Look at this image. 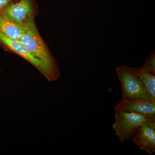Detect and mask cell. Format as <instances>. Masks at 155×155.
<instances>
[{
	"mask_svg": "<svg viewBox=\"0 0 155 155\" xmlns=\"http://www.w3.org/2000/svg\"><path fill=\"white\" fill-rule=\"evenodd\" d=\"M25 23L26 29L19 41L34 57L44 64L51 74L53 81L57 80L60 75L59 68L38 31L33 16Z\"/></svg>",
	"mask_w": 155,
	"mask_h": 155,
	"instance_id": "obj_1",
	"label": "cell"
},
{
	"mask_svg": "<svg viewBox=\"0 0 155 155\" xmlns=\"http://www.w3.org/2000/svg\"><path fill=\"white\" fill-rule=\"evenodd\" d=\"M114 110L115 122L112 129L122 144L125 140H131L144 123L148 124L155 130V116L147 117L119 109Z\"/></svg>",
	"mask_w": 155,
	"mask_h": 155,
	"instance_id": "obj_2",
	"label": "cell"
},
{
	"mask_svg": "<svg viewBox=\"0 0 155 155\" xmlns=\"http://www.w3.org/2000/svg\"><path fill=\"white\" fill-rule=\"evenodd\" d=\"M116 72L122 88V98H138L148 94L132 67L120 66L116 68Z\"/></svg>",
	"mask_w": 155,
	"mask_h": 155,
	"instance_id": "obj_3",
	"label": "cell"
},
{
	"mask_svg": "<svg viewBox=\"0 0 155 155\" xmlns=\"http://www.w3.org/2000/svg\"><path fill=\"white\" fill-rule=\"evenodd\" d=\"M114 109L138 114L145 117L155 116V98L150 94L138 98H122Z\"/></svg>",
	"mask_w": 155,
	"mask_h": 155,
	"instance_id": "obj_4",
	"label": "cell"
},
{
	"mask_svg": "<svg viewBox=\"0 0 155 155\" xmlns=\"http://www.w3.org/2000/svg\"><path fill=\"white\" fill-rule=\"evenodd\" d=\"M0 42L6 47L21 56L38 69L48 80L52 81L51 76L44 64L34 57L19 40L11 39L0 34Z\"/></svg>",
	"mask_w": 155,
	"mask_h": 155,
	"instance_id": "obj_5",
	"label": "cell"
},
{
	"mask_svg": "<svg viewBox=\"0 0 155 155\" xmlns=\"http://www.w3.org/2000/svg\"><path fill=\"white\" fill-rule=\"evenodd\" d=\"M1 12L13 22L24 23L33 16L31 0H20L17 3H10Z\"/></svg>",
	"mask_w": 155,
	"mask_h": 155,
	"instance_id": "obj_6",
	"label": "cell"
},
{
	"mask_svg": "<svg viewBox=\"0 0 155 155\" xmlns=\"http://www.w3.org/2000/svg\"><path fill=\"white\" fill-rule=\"evenodd\" d=\"M132 140L140 149L149 154L155 152V130L144 123L133 135Z\"/></svg>",
	"mask_w": 155,
	"mask_h": 155,
	"instance_id": "obj_7",
	"label": "cell"
},
{
	"mask_svg": "<svg viewBox=\"0 0 155 155\" xmlns=\"http://www.w3.org/2000/svg\"><path fill=\"white\" fill-rule=\"evenodd\" d=\"M26 29L25 23H17L6 18L0 11V34L11 39L19 40Z\"/></svg>",
	"mask_w": 155,
	"mask_h": 155,
	"instance_id": "obj_8",
	"label": "cell"
},
{
	"mask_svg": "<svg viewBox=\"0 0 155 155\" xmlns=\"http://www.w3.org/2000/svg\"><path fill=\"white\" fill-rule=\"evenodd\" d=\"M146 88L147 91L155 98V75L144 71L141 68H132Z\"/></svg>",
	"mask_w": 155,
	"mask_h": 155,
	"instance_id": "obj_9",
	"label": "cell"
},
{
	"mask_svg": "<svg viewBox=\"0 0 155 155\" xmlns=\"http://www.w3.org/2000/svg\"><path fill=\"white\" fill-rule=\"evenodd\" d=\"M140 68L144 71L155 75V50L153 51L149 54L146 61Z\"/></svg>",
	"mask_w": 155,
	"mask_h": 155,
	"instance_id": "obj_10",
	"label": "cell"
},
{
	"mask_svg": "<svg viewBox=\"0 0 155 155\" xmlns=\"http://www.w3.org/2000/svg\"><path fill=\"white\" fill-rule=\"evenodd\" d=\"M14 0H0V11Z\"/></svg>",
	"mask_w": 155,
	"mask_h": 155,
	"instance_id": "obj_11",
	"label": "cell"
}]
</instances>
